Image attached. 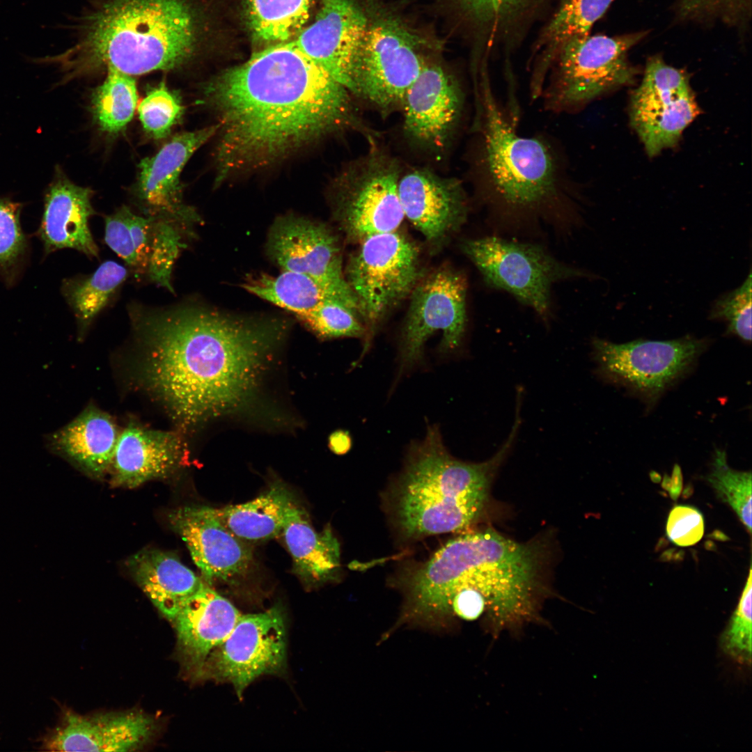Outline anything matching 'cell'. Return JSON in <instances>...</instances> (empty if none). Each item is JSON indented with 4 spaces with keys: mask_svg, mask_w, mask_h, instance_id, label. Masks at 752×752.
I'll return each mask as SVG.
<instances>
[{
    "mask_svg": "<svg viewBox=\"0 0 752 752\" xmlns=\"http://www.w3.org/2000/svg\"><path fill=\"white\" fill-rule=\"evenodd\" d=\"M700 109L688 77L655 56L632 97L631 124L649 156L675 146Z\"/></svg>",
    "mask_w": 752,
    "mask_h": 752,
    "instance_id": "cell-15",
    "label": "cell"
},
{
    "mask_svg": "<svg viewBox=\"0 0 752 752\" xmlns=\"http://www.w3.org/2000/svg\"><path fill=\"white\" fill-rule=\"evenodd\" d=\"M650 477H651V479H652V480H653L654 482H656V483L659 482V481L660 480V479H661V477H660V476L659 475V473H656V472H654V471H652V473H650Z\"/></svg>",
    "mask_w": 752,
    "mask_h": 752,
    "instance_id": "cell-46",
    "label": "cell"
},
{
    "mask_svg": "<svg viewBox=\"0 0 752 752\" xmlns=\"http://www.w3.org/2000/svg\"><path fill=\"white\" fill-rule=\"evenodd\" d=\"M89 188L78 186L57 170L44 198V210L36 235L45 256L63 249H72L97 258L99 249L90 231L89 218L94 214Z\"/></svg>",
    "mask_w": 752,
    "mask_h": 752,
    "instance_id": "cell-26",
    "label": "cell"
},
{
    "mask_svg": "<svg viewBox=\"0 0 752 752\" xmlns=\"http://www.w3.org/2000/svg\"><path fill=\"white\" fill-rule=\"evenodd\" d=\"M473 21L485 27L490 38L505 33L531 11L538 0H459Z\"/></svg>",
    "mask_w": 752,
    "mask_h": 752,
    "instance_id": "cell-39",
    "label": "cell"
},
{
    "mask_svg": "<svg viewBox=\"0 0 752 752\" xmlns=\"http://www.w3.org/2000/svg\"><path fill=\"white\" fill-rule=\"evenodd\" d=\"M247 26L256 41L289 42L305 27L314 0H242Z\"/></svg>",
    "mask_w": 752,
    "mask_h": 752,
    "instance_id": "cell-32",
    "label": "cell"
},
{
    "mask_svg": "<svg viewBox=\"0 0 752 752\" xmlns=\"http://www.w3.org/2000/svg\"><path fill=\"white\" fill-rule=\"evenodd\" d=\"M127 276L125 267L109 260L91 275L68 279L63 283V295L72 309L81 330L89 326Z\"/></svg>",
    "mask_w": 752,
    "mask_h": 752,
    "instance_id": "cell-34",
    "label": "cell"
},
{
    "mask_svg": "<svg viewBox=\"0 0 752 752\" xmlns=\"http://www.w3.org/2000/svg\"><path fill=\"white\" fill-rule=\"evenodd\" d=\"M542 540H512L487 528L450 540L415 572L423 596L434 605L451 607L460 591L484 600L487 619L501 630L540 619L545 586L546 545Z\"/></svg>",
    "mask_w": 752,
    "mask_h": 752,
    "instance_id": "cell-4",
    "label": "cell"
},
{
    "mask_svg": "<svg viewBox=\"0 0 752 752\" xmlns=\"http://www.w3.org/2000/svg\"><path fill=\"white\" fill-rule=\"evenodd\" d=\"M345 274L366 329L357 365L385 315L410 295L423 276L419 249L397 230L371 235L350 256Z\"/></svg>",
    "mask_w": 752,
    "mask_h": 752,
    "instance_id": "cell-8",
    "label": "cell"
},
{
    "mask_svg": "<svg viewBox=\"0 0 752 752\" xmlns=\"http://www.w3.org/2000/svg\"><path fill=\"white\" fill-rule=\"evenodd\" d=\"M661 487L668 491L673 500H677L682 489V474L680 467L675 464L672 471L671 477L665 474Z\"/></svg>",
    "mask_w": 752,
    "mask_h": 752,
    "instance_id": "cell-44",
    "label": "cell"
},
{
    "mask_svg": "<svg viewBox=\"0 0 752 752\" xmlns=\"http://www.w3.org/2000/svg\"><path fill=\"white\" fill-rule=\"evenodd\" d=\"M461 248L487 285L510 293L545 321L551 317L552 285L586 276L536 244L487 236L466 240Z\"/></svg>",
    "mask_w": 752,
    "mask_h": 752,
    "instance_id": "cell-9",
    "label": "cell"
},
{
    "mask_svg": "<svg viewBox=\"0 0 752 752\" xmlns=\"http://www.w3.org/2000/svg\"><path fill=\"white\" fill-rule=\"evenodd\" d=\"M476 172L490 214L508 223L569 219L576 214L574 185L549 139L518 134L483 76L479 100Z\"/></svg>",
    "mask_w": 752,
    "mask_h": 752,
    "instance_id": "cell-5",
    "label": "cell"
},
{
    "mask_svg": "<svg viewBox=\"0 0 752 752\" xmlns=\"http://www.w3.org/2000/svg\"><path fill=\"white\" fill-rule=\"evenodd\" d=\"M248 292L286 311L299 318L321 301L331 299L311 277L299 272L282 270L276 276L260 274L243 283Z\"/></svg>",
    "mask_w": 752,
    "mask_h": 752,
    "instance_id": "cell-33",
    "label": "cell"
},
{
    "mask_svg": "<svg viewBox=\"0 0 752 752\" xmlns=\"http://www.w3.org/2000/svg\"><path fill=\"white\" fill-rule=\"evenodd\" d=\"M202 93L219 119L218 184L357 123L350 93L293 41L253 54L207 82Z\"/></svg>",
    "mask_w": 752,
    "mask_h": 752,
    "instance_id": "cell-2",
    "label": "cell"
},
{
    "mask_svg": "<svg viewBox=\"0 0 752 752\" xmlns=\"http://www.w3.org/2000/svg\"><path fill=\"white\" fill-rule=\"evenodd\" d=\"M751 273L741 286L715 301L710 318L723 320L728 332L751 341Z\"/></svg>",
    "mask_w": 752,
    "mask_h": 752,
    "instance_id": "cell-42",
    "label": "cell"
},
{
    "mask_svg": "<svg viewBox=\"0 0 752 752\" xmlns=\"http://www.w3.org/2000/svg\"><path fill=\"white\" fill-rule=\"evenodd\" d=\"M750 567L747 581L729 623L720 637L725 653L736 661L751 664L752 640V579Z\"/></svg>",
    "mask_w": 752,
    "mask_h": 752,
    "instance_id": "cell-41",
    "label": "cell"
},
{
    "mask_svg": "<svg viewBox=\"0 0 752 752\" xmlns=\"http://www.w3.org/2000/svg\"><path fill=\"white\" fill-rule=\"evenodd\" d=\"M218 130L217 124L176 134L155 155L141 161L134 191L146 215L173 220L190 231L201 222L195 210L183 202L180 176L195 151Z\"/></svg>",
    "mask_w": 752,
    "mask_h": 752,
    "instance_id": "cell-20",
    "label": "cell"
},
{
    "mask_svg": "<svg viewBox=\"0 0 752 752\" xmlns=\"http://www.w3.org/2000/svg\"><path fill=\"white\" fill-rule=\"evenodd\" d=\"M106 71L105 79L92 94L91 109L100 130L113 134L124 130L132 120L138 95L133 76L113 68Z\"/></svg>",
    "mask_w": 752,
    "mask_h": 752,
    "instance_id": "cell-35",
    "label": "cell"
},
{
    "mask_svg": "<svg viewBox=\"0 0 752 752\" xmlns=\"http://www.w3.org/2000/svg\"><path fill=\"white\" fill-rule=\"evenodd\" d=\"M284 614L279 606L242 614L208 656L198 679L230 684L239 698L258 677L282 672L286 664Z\"/></svg>",
    "mask_w": 752,
    "mask_h": 752,
    "instance_id": "cell-14",
    "label": "cell"
},
{
    "mask_svg": "<svg viewBox=\"0 0 752 752\" xmlns=\"http://www.w3.org/2000/svg\"><path fill=\"white\" fill-rule=\"evenodd\" d=\"M130 312L142 379L185 429L245 409L288 329L283 319L195 304Z\"/></svg>",
    "mask_w": 752,
    "mask_h": 752,
    "instance_id": "cell-1",
    "label": "cell"
},
{
    "mask_svg": "<svg viewBox=\"0 0 752 752\" xmlns=\"http://www.w3.org/2000/svg\"><path fill=\"white\" fill-rule=\"evenodd\" d=\"M521 425L516 412L500 449L482 462H467L446 449L437 425L409 447L391 499V512L406 538L461 532L473 525L489 503L492 482L509 454Z\"/></svg>",
    "mask_w": 752,
    "mask_h": 752,
    "instance_id": "cell-6",
    "label": "cell"
},
{
    "mask_svg": "<svg viewBox=\"0 0 752 752\" xmlns=\"http://www.w3.org/2000/svg\"><path fill=\"white\" fill-rule=\"evenodd\" d=\"M644 35L589 34L566 42L554 58L539 96L545 109L556 113H575L605 93L629 82L634 71L627 61V52Z\"/></svg>",
    "mask_w": 752,
    "mask_h": 752,
    "instance_id": "cell-7",
    "label": "cell"
},
{
    "mask_svg": "<svg viewBox=\"0 0 752 752\" xmlns=\"http://www.w3.org/2000/svg\"><path fill=\"white\" fill-rule=\"evenodd\" d=\"M74 28L71 47L37 60L56 65L63 84L109 68L133 77L182 70L196 58L202 37L193 0H101Z\"/></svg>",
    "mask_w": 752,
    "mask_h": 752,
    "instance_id": "cell-3",
    "label": "cell"
},
{
    "mask_svg": "<svg viewBox=\"0 0 752 752\" xmlns=\"http://www.w3.org/2000/svg\"><path fill=\"white\" fill-rule=\"evenodd\" d=\"M183 112L184 107L179 97L164 82L150 88L138 107L143 128L156 139L166 137Z\"/></svg>",
    "mask_w": 752,
    "mask_h": 752,
    "instance_id": "cell-40",
    "label": "cell"
},
{
    "mask_svg": "<svg viewBox=\"0 0 752 752\" xmlns=\"http://www.w3.org/2000/svg\"><path fill=\"white\" fill-rule=\"evenodd\" d=\"M242 614L226 598L205 584L189 597L173 620L185 669L198 680L210 653L230 634Z\"/></svg>",
    "mask_w": 752,
    "mask_h": 752,
    "instance_id": "cell-25",
    "label": "cell"
},
{
    "mask_svg": "<svg viewBox=\"0 0 752 752\" xmlns=\"http://www.w3.org/2000/svg\"><path fill=\"white\" fill-rule=\"evenodd\" d=\"M703 533V517L696 508L680 505L671 510L666 524V535L676 545H694L700 540Z\"/></svg>",
    "mask_w": 752,
    "mask_h": 752,
    "instance_id": "cell-43",
    "label": "cell"
},
{
    "mask_svg": "<svg viewBox=\"0 0 752 752\" xmlns=\"http://www.w3.org/2000/svg\"><path fill=\"white\" fill-rule=\"evenodd\" d=\"M127 565L139 587L171 621L185 600L206 583L173 554L157 549L135 554Z\"/></svg>",
    "mask_w": 752,
    "mask_h": 752,
    "instance_id": "cell-28",
    "label": "cell"
},
{
    "mask_svg": "<svg viewBox=\"0 0 752 752\" xmlns=\"http://www.w3.org/2000/svg\"><path fill=\"white\" fill-rule=\"evenodd\" d=\"M467 281L448 267L423 274L410 294V302L399 343L397 379L423 359L425 343L437 331L440 353L462 346L467 327Z\"/></svg>",
    "mask_w": 752,
    "mask_h": 752,
    "instance_id": "cell-12",
    "label": "cell"
},
{
    "mask_svg": "<svg viewBox=\"0 0 752 752\" xmlns=\"http://www.w3.org/2000/svg\"><path fill=\"white\" fill-rule=\"evenodd\" d=\"M613 0H560L553 17L543 30L535 50L539 52L531 88L540 90L559 49L568 41L590 34L593 24Z\"/></svg>",
    "mask_w": 752,
    "mask_h": 752,
    "instance_id": "cell-30",
    "label": "cell"
},
{
    "mask_svg": "<svg viewBox=\"0 0 752 752\" xmlns=\"http://www.w3.org/2000/svg\"><path fill=\"white\" fill-rule=\"evenodd\" d=\"M368 18L352 0H322L312 24L293 41L330 77L356 95V65Z\"/></svg>",
    "mask_w": 752,
    "mask_h": 752,
    "instance_id": "cell-18",
    "label": "cell"
},
{
    "mask_svg": "<svg viewBox=\"0 0 752 752\" xmlns=\"http://www.w3.org/2000/svg\"><path fill=\"white\" fill-rule=\"evenodd\" d=\"M119 433L107 413L88 407L47 439L52 451L88 473L101 476L110 469Z\"/></svg>",
    "mask_w": 752,
    "mask_h": 752,
    "instance_id": "cell-27",
    "label": "cell"
},
{
    "mask_svg": "<svg viewBox=\"0 0 752 752\" xmlns=\"http://www.w3.org/2000/svg\"><path fill=\"white\" fill-rule=\"evenodd\" d=\"M205 581L230 582L242 577L252 559L251 547L219 519L216 508L185 506L169 515Z\"/></svg>",
    "mask_w": 752,
    "mask_h": 752,
    "instance_id": "cell-22",
    "label": "cell"
},
{
    "mask_svg": "<svg viewBox=\"0 0 752 752\" xmlns=\"http://www.w3.org/2000/svg\"><path fill=\"white\" fill-rule=\"evenodd\" d=\"M425 62L417 38L396 19L370 22L356 65V95L383 113L401 107Z\"/></svg>",
    "mask_w": 752,
    "mask_h": 752,
    "instance_id": "cell-13",
    "label": "cell"
},
{
    "mask_svg": "<svg viewBox=\"0 0 752 752\" xmlns=\"http://www.w3.org/2000/svg\"><path fill=\"white\" fill-rule=\"evenodd\" d=\"M22 208V204L0 197V277L10 286L18 279L29 251L20 223Z\"/></svg>",
    "mask_w": 752,
    "mask_h": 752,
    "instance_id": "cell-36",
    "label": "cell"
},
{
    "mask_svg": "<svg viewBox=\"0 0 752 752\" xmlns=\"http://www.w3.org/2000/svg\"><path fill=\"white\" fill-rule=\"evenodd\" d=\"M267 251L282 270L311 277L331 299L359 315L343 271L339 241L327 226L296 215L280 217L270 230Z\"/></svg>",
    "mask_w": 752,
    "mask_h": 752,
    "instance_id": "cell-16",
    "label": "cell"
},
{
    "mask_svg": "<svg viewBox=\"0 0 752 752\" xmlns=\"http://www.w3.org/2000/svg\"><path fill=\"white\" fill-rule=\"evenodd\" d=\"M709 345V340L687 336L671 340L639 339L614 343L592 342L597 373L652 405L684 377Z\"/></svg>",
    "mask_w": 752,
    "mask_h": 752,
    "instance_id": "cell-10",
    "label": "cell"
},
{
    "mask_svg": "<svg viewBox=\"0 0 752 752\" xmlns=\"http://www.w3.org/2000/svg\"><path fill=\"white\" fill-rule=\"evenodd\" d=\"M329 446L336 454L343 455L346 453L352 446V439L350 434L342 430L334 432L329 437Z\"/></svg>",
    "mask_w": 752,
    "mask_h": 752,
    "instance_id": "cell-45",
    "label": "cell"
},
{
    "mask_svg": "<svg viewBox=\"0 0 752 752\" xmlns=\"http://www.w3.org/2000/svg\"><path fill=\"white\" fill-rule=\"evenodd\" d=\"M717 496L736 512L749 534L751 532V473L730 468L726 453L716 449L712 469L706 477Z\"/></svg>",
    "mask_w": 752,
    "mask_h": 752,
    "instance_id": "cell-37",
    "label": "cell"
},
{
    "mask_svg": "<svg viewBox=\"0 0 752 752\" xmlns=\"http://www.w3.org/2000/svg\"><path fill=\"white\" fill-rule=\"evenodd\" d=\"M398 162L373 148L346 168L338 179L334 214L351 242L398 230L405 214L398 185Z\"/></svg>",
    "mask_w": 752,
    "mask_h": 752,
    "instance_id": "cell-11",
    "label": "cell"
},
{
    "mask_svg": "<svg viewBox=\"0 0 752 752\" xmlns=\"http://www.w3.org/2000/svg\"><path fill=\"white\" fill-rule=\"evenodd\" d=\"M155 720L139 712L79 714L61 708L58 724L36 740L42 751H132L155 735Z\"/></svg>",
    "mask_w": 752,
    "mask_h": 752,
    "instance_id": "cell-21",
    "label": "cell"
},
{
    "mask_svg": "<svg viewBox=\"0 0 752 752\" xmlns=\"http://www.w3.org/2000/svg\"><path fill=\"white\" fill-rule=\"evenodd\" d=\"M288 489L276 483L249 502L216 508L221 521L238 538L256 542L281 533L287 509L293 502Z\"/></svg>",
    "mask_w": 752,
    "mask_h": 752,
    "instance_id": "cell-31",
    "label": "cell"
},
{
    "mask_svg": "<svg viewBox=\"0 0 752 752\" xmlns=\"http://www.w3.org/2000/svg\"><path fill=\"white\" fill-rule=\"evenodd\" d=\"M187 446L178 431L146 428L130 423L119 434L111 462L112 484L134 488L167 478L187 462Z\"/></svg>",
    "mask_w": 752,
    "mask_h": 752,
    "instance_id": "cell-24",
    "label": "cell"
},
{
    "mask_svg": "<svg viewBox=\"0 0 752 752\" xmlns=\"http://www.w3.org/2000/svg\"><path fill=\"white\" fill-rule=\"evenodd\" d=\"M324 338H363L366 335L358 315L343 304L331 299L321 301L312 311L299 318Z\"/></svg>",
    "mask_w": 752,
    "mask_h": 752,
    "instance_id": "cell-38",
    "label": "cell"
},
{
    "mask_svg": "<svg viewBox=\"0 0 752 752\" xmlns=\"http://www.w3.org/2000/svg\"><path fill=\"white\" fill-rule=\"evenodd\" d=\"M398 196L405 214L432 244H439L467 220L469 202L460 180L424 168L400 175Z\"/></svg>",
    "mask_w": 752,
    "mask_h": 752,
    "instance_id": "cell-23",
    "label": "cell"
},
{
    "mask_svg": "<svg viewBox=\"0 0 752 752\" xmlns=\"http://www.w3.org/2000/svg\"><path fill=\"white\" fill-rule=\"evenodd\" d=\"M281 533L293 561V570L306 585L334 578L340 565V545L327 527L317 532L306 512L293 501L285 514Z\"/></svg>",
    "mask_w": 752,
    "mask_h": 752,
    "instance_id": "cell-29",
    "label": "cell"
},
{
    "mask_svg": "<svg viewBox=\"0 0 752 752\" xmlns=\"http://www.w3.org/2000/svg\"><path fill=\"white\" fill-rule=\"evenodd\" d=\"M464 102L457 79L440 65L425 63L403 98V130L417 146L432 152L448 145Z\"/></svg>",
    "mask_w": 752,
    "mask_h": 752,
    "instance_id": "cell-19",
    "label": "cell"
},
{
    "mask_svg": "<svg viewBox=\"0 0 752 752\" xmlns=\"http://www.w3.org/2000/svg\"><path fill=\"white\" fill-rule=\"evenodd\" d=\"M194 233L173 220L141 216L126 206L105 219L104 241L136 273L173 292L171 273L185 246L184 237Z\"/></svg>",
    "mask_w": 752,
    "mask_h": 752,
    "instance_id": "cell-17",
    "label": "cell"
}]
</instances>
